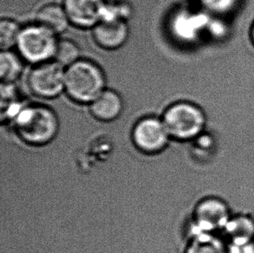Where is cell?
<instances>
[{"mask_svg":"<svg viewBox=\"0 0 254 253\" xmlns=\"http://www.w3.org/2000/svg\"><path fill=\"white\" fill-rule=\"evenodd\" d=\"M105 88V74L91 60L79 59L65 68L64 92L76 103L90 104Z\"/></svg>","mask_w":254,"mask_h":253,"instance_id":"obj_1","label":"cell"},{"mask_svg":"<svg viewBox=\"0 0 254 253\" xmlns=\"http://www.w3.org/2000/svg\"><path fill=\"white\" fill-rule=\"evenodd\" d=\"M15 127L22 140L31 145H45L55 138L59 118L54 110L45 105L23 107L15 117Z\"/></svg>","mask_w":254,"mask_h":253,"instance_id":"obj_2","label":"cell"},{"mask_svg":"<svg viewBox=\"0 0 254 253\" xmlns=\"http://www.w3.org/2000/svg\"><path fill=\"white\" fill-rule=\"evenodd\" d=\"M169 136L179 140L193 139L206 126V115L200 107L190 102H177L168 107L162 118Z\"/></svg>","mask_w":254,"mask_h":253,"instance_id":"obj_3","label":"cell"},{"mask_svg":"<svg viewBox=\"0 0 254 253\" xmlns=\"http://www.w3.org/2000/svg\"><path fill=\"white\" fill-rule=\"evenodd\" d=\"M58 42L54 32L35 23L22 28L16 47L23 60L37 65L54 59Z\"/></svg>","mask_w":254,"mask_h":253,"instance_id":"obj_4","label":"cell"},{"mask_svg":"<svg viewBox=\"0 0 254 253\" xmlns=\"http://www.w3.org/2000/svg\"><path fill=\"white\" fill-rule=\"evenodd\" d=\"M65 68L56 61L35 65L28 75L29 89L42 99H54L64 92Z\"/></svg>","mask_w":254,"mask_h":253,"instance_id":"obj_5","label":"cell"},{"mask_svg":"<svg viewBox=\"0 0 254 253\" xmlns=\"http://www.w3.org/2000/svg\"><path fill=\"white\" fill-rule=\"evenodd\" d=\"M193 219L198 228L197 233H214L226 227L231 219L230 212L221 198L209 197L197 204Z\"/></svg>","mask_w":254,"mask_h":253,"instance_id":"obj_6","label":"cell"},{"mask_svg":"<svg viewBox=\"0 0 254 253\" xmlns=\"http://www.w3.org/2000/svg\"><path fill=\"white\" fill-rule=\"evenodd\" d=\"M133 140L140 150L147 154L158 153L165 147L169 133L162 119L145 117L135 124Z\"/></svg>","mask_w":254,"mask_h":253,"instance_id":"obj_7","label":"cell"},{"mask_svg":"<svg viewBox=\"0 0 254 253\" xmlns=\"http://www.w3.org/2000/svg\"><path fill=\"white\" fill-rule=\"evenodd\" d=\"M107 2L105 0H64L70 24L82 28L92 29L103 20Z\"/></svg>","mask_w":254,"mask_h":253,"instance_id":"obj_8","label":"cell"},{"mask_svg":"<svg viewBox=\"0 0 254 253\" xmlns=\"http://www.w3.org/2000/svg\"><path fill=\"white\" fill-rule=\"evenodd\" d=\"M91 30L95 43L100 48L107 51H115L123 47L129 35L127 22L121 19L101 21Z\"/></svg>","mask_w":254,"mask_h":253,"instance_id":"obj_9","label":"cell"},{"mask_svg":"<svg viewBox=\"0 0 254 253\" xmlns=\"http://www.w3.org/2000/svg\"><path fill=\"white\" fill-rule=\"evenodd\" d=\"M124 110V101L119 93L105 89L89 104V111L96 119L103 122L116 120Z\"/></svg>","mask_w":254,"mask_h":253,"instance_id":"obj_10","label":"cell"},{"mask_svg":"<svg viewBox=\"0 0 254 253\" xmlns=\"http://www.w3.org/2000/svg\"><path fill=\"white\" fill-rule=\"evenodd\" d=\"M36 23L47 28L56 35L67 31L69 24H71L63 4L55 3H47L38 9L36 13Z\"/></svg>","mask_w":254,"mask_h":253,"instance_id":"obj_11","label":"cell"},{"mask_svg":"<svg viewBox=\"0 0 254 253\" xmlns=\"http://www.w3.org/2000/svg\"><path fill=\"white\" fill-rule=\"evenodd\" d=\"M229 244H242L254 240V222L248 216L231 218L224 228Z\"/></svg>","mask_w":254,"mask_h":253,"instance_id":"obj_12","label":"cell"},{"mask_svg":"<svg viewBox=\"0 0 254 253\" xmlns=\"http://www.w3.org/2000/svg\"><path fill=\"white\" fill-rule=\"evenodd\" d=\"M185 253H227V247L214 233H196Z\"/></svg>","mask_w":254,"mask_h":253,"instance_id":"obj_13","label":"cell"},{"mask_svg":"<svg viewBox=\"0 0 254 253\" xmlns=\"http://www.w3.org/2000/svg\"><path fill=\"white\" fill-rule=\"evenodd\" d=\"M24 70L23 59L11 50L2 51L0 54V78L2 83L13 84Z\"/></svg>","mask_w":254,"mask_h":253,"instance_id":"obj_14","label":"cell"},{"mask_svg":"<svg viewBox=\"0 0 254 253\" xmlns=\"http://www.w3.org/2000/svg\"><path fill=\"white\" fill-rule=\"evenodd\" d=\"M80 59V49L75 42L70 39H60L56 49L54 60L67 68Z\"/></svg>","mask_w":254,"mask_h":253,"instance_id":"obj_15","label":"cell"},{"mask_svg":"<svg viewBox=\"0 0 254 253\" xmlns=\"http://www.w3.org/2000/svg\"><path fill=\"white\" fill-rule=\"evenodd\" d=\"M22 28L16 21L3 17L0 22V46L2 51L11 50L17 46Z\"/></svg>","mask_w":254,"mask_h":253,"instance_id":"obj_16","label":"cell"},{"mask_svg":"<svg viewBox=\"0 0 254 253\" xmlns=\"http://www.w3.org/2000/svg\"><path fill=\"white\" fill-rule=\"evenodd\" d=\"M227 253H254V240L242 244H229Z\"/></svg>","mask_w":254,"mask_h":253,"instance_id":"obj_17","label":"cell"},{"mask_svg":"<svg viewBox=\"0 0 254 253\" xmlns=\"http://www.w3.org/2000/svg\"><path fill=\"white\" fill-rule=\"evenodd\" d=\"M251 36L252 40H253V42H254V25H253V27H252Z\"/></svg>","mask_w":254,"mask_h":253,"instance_id":"obj_18","label":"cell"}]
</instances>
